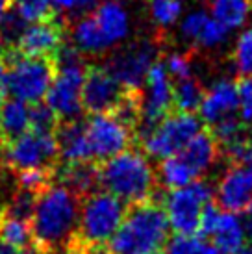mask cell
<instances>
[{
    "label": "cell",
    "mask_w": 252,
    "mask_h": 254,
    "mask_svg": "<svg viewBox=\"0 0 252 254\" xmlns=\"http://www.w3.org/2000/svg\"><path fill=\"white\" fill-rule=\"evenodd\" d=\"M82 198L62 184H50L37 197L30 217L32 243L45 254H63L76 232Z\"/></svg>",
    "instance_id": "1"
},
{
    "label": "cell",
    "mask_w": 252,
    "mask_h": 254,
    "mask_svg": "<svg viewBox=\"0 0 252 254\" xmlns=\"http://www.w3.org/2000/svg\"><path fill=\"white\" fill-rule=\"evenodd\" d=\"M98 188L125 200L128 206L147 200L161 202L158 175L141 148L128 147L98 163Z\"/></svg>",
    "instance_id": "2"
},
{
    "label": "cell",
    "mask_w": 252,
    "mask_h": 254,
    "mask_svg": "<svg viewBox=\"0 0 252 254\" xmlns=\"http://www.w3.org/2000/svg\"><path fill=\"white\" fill-rule=\"evenodd\" d=\"M169 221L158 200L128 206L123 223L108 243L110 254H161L169 240Z\"/></svg>",
    "instance_id": "3"
},
{
    "label": "cell",
    "mask_w": 252,
    "mask_h": 254,
    "mask_svg": "<svg viewBox=\"0 0 252 254\" xmlns=\"http://www.w3.org/2000/svg\"><path fill=\"white\" fill-rule=\"evenodd\" d=\"M128 204L104 190H95L80 202L76 232L67 247L108 254V243L123 223ZM65 247V249H67Z\"/></svg>",
    "instance_id": "4"
},
{
    "label": "cell",
    "mask_w": 252,
    "mask_h": 254,
    "mask_svg": "<svg viewBox=\"0 0 252 254\" xmlns=\"http://www.w3.org/2000/svg\"><path fill=\"white\" fill-rule=\"evenodd\" d=\"M0 56L6 62V91L9 97L26 104L43 100L56 74V60L26 58L15 49H4Z\"/></svg>",
    "instance_id": "5"
},
{
    "label": "cell",
    "mask_w": 252,
    "mask_h": 254,
    "mask_svg": "<svg viewBox=\"0 0 252 254\" xmlns=\"http://www.w3.org/2000/svg\"><path fill=\"white\" fill-rule=\"evenodd\" d=\"M213 200V188L200 178L176 190H169L161 197V206L165 210L169 226L176 234L191 236L198 234L200 215L206 204Z\"/></svg>",
    "instance_id": "6"
},
{
    "label": "cell",
    "mask_w": 252,
    "mask_h": 254,
    "mask_svg": "<svg viewBox=\"0 0 252 254\" xmlns=\"http://www.w3.org/2000/svg\"><path fill=\"white\" fill-rule=\"evenodd\" d=\"M202 128V123L195 113L171 112L156 125L145 137H141L137 145L147 156L152 158H167L180 152L182 147Z\"/></svg>",
    "instance_id": "7"
},
{
    "label": "cell",
    "mask_w": 252,
    "mask_h": 254,
    "mask_svg": "<svg viewBox=\"0 0 252 254\" xmlns=\"http://www.w3.org/2000/svg\"><path fill=\"white\" fill-rule=\"evenodd\" d=\"M4 162L15 173L22 169H56L60 148L56 134L28 130L15 141L2 147Z\"/></svg>",
    "instance_id": "8"
},
{
    "label": "cell",
    "mask_w": 252,
    "mask_h": 254,
    "mask_svg": "<svg viewBox=\"0 0 252 254\" xmlns=\"http://www.w3.org/2000/svg\"><path fill=\"white\" fill-rule=\"evenodd\" d=\"M161 43H163L161 37L137 39L133 43H128L108 58L104 67L119 80L123 87L141 89L145 74L150 69V65L158 60Z\"/></svg>",
    "instance_id": "9"
},
{
    "label": "cell",
    "mask_w": 252,
    "mask_h": 254,
    "mask_svg": "<svg viewBox=\"0 0 252 254\" xmlns=\"http://www.w3.org/2000/svg\"><path fill=\"white\" fill-rule=\"evenodd\" d=\"M85 135L95 162H104L112 156L133 147L135 134L113 113H97L85 121Z\"/></svg>",
    "instance_id": "10"
},
{
    "label": "cell",
    "mask_w": 252,
    "mask_h": 254,
    "mask_svg": "<svg viewBox=\"0 0 252 254\" xmlns=\"http://www.w3.org/2000/svg\"><path fill=\"white\" fill-rule=\"evenodd\" d=\"M198 234L204 238H210L211 243L223 254H234L245 245L249 238L243 217H239V213L223 210L213 202L204 206Z\"/></svg>",
    "instance_id": "11"
},
{
    "label": "cell",
    "mask_w": 252,
    "mask_h": 254,
    "mask_svg": "<svg viewBox=\"0 0 252 254\" xmlns=\"http://www.w3.org/2000/svg\"><path fill=\"white\" fill-rule=\"evenodd\" d=\"M69 22L62 15L37 22H28L19 36L13 49L17 54L26 58H52L56 60L60 47L65 43V32Z\"/></svg>",
    "instance_id": "12"
},
{
    "label": "cell",
    "mask_w": 252,
    "mask_h": 254,
    "mask_svg": "<svg viewBox=\"0 0 252 254\" xmlns=\"http://www.w3.org/2000/svg\"><path fill=\"white\" fill-rule=\"evenodd\" d=\"M125 93L126 87L119 84V80L104 65H87L80 97L84 113H112Z\"/></svg>",
    "instance_id": "13"
},
{
    "label": "cell",
    "mask_w": 252,
    "mask_h": 254,
    "mask_svg": "<svg viewBox=\"0 0 252 254\" xmlns=\"http://www.w3.org/2000/svg\"><path fill=\"white\" fill-rule=\"evenodd\" d=\"M213 197L223 210L245 213L252 208V169L236 162L224 171L213 190Z\"/></svg>",
    "instance_id": "14"
},
{
    "label": "cell",
    "mask_w": 252,
    "mask_h": 254,
    "mask_svg": "<svg viewBox=\"0 0 252 254\" xmlns=\"http://www.w3.org/2000/svg\"><path fill=\"white\" fill-rule=\"evenodd\" d=\"M200 119L213 127L221 121L239 117V95L238 84L230 78H221L217 82L204 89V97L200 102Z\"/></svg>",
    "instance_id": "15"
},
{
    "label": "cell",
    "mask_w": 252,
    "mask_h": 254,
    "mask_svg": "<svg viewBox=\"0 0 252 254\" xmlns=\"http://www.w3.org/2000/svg\"><path fill=\"white\" fill-rule=\"evenodd\" d=\"M60 162H95L85 135V121H60L56 128Z\"/></svg>",
    "instance_id": "16"
},
{
    "label": "cell",
    "mask_w": 252,
    "mask_h": 254,
    "mask_svg": "<svg viewBox=\"0 0 252 254\" xmlns=\"http://www.w3.org/2000/svg\"><path fill=\"white\" fill-rule=\"evenodd\" d=\"M54 180L69 188L80 198L98 190V162H70L58 163Z\"/></svg>",
    "instance_id": "17"
},
{
    "label": "cell",
    "mask_w": 252,
    "mask_h": 254,
    "mask_svg": "<svg viewBox=\"0 0 252 254\" xmlns=\"http://www.w3.org/2000/svg\"><path fill=\"white\" fill-rule=\"evenodd\" d=\"M176 154L180 156L184 162L193 169V173H195L196 177L200 178L213 163L217 162L219 145L210 130H202V128H200V130L184 145L182 150L176 152Z\"/></svg>",
    "instance_id": "18"
},
{
    "label": "cell",
    "mask_w": 252,
    "mask_h": 254,
    "mask_svg": "<svg viewBox=\"0 0 252 254\" xmlns=\"http://www.w3.org/2000/svg\"><path fill=\"white\" fill-rule=\"evenodd\" d=\"M93 17L112 47L126 39L130 24H128V15L121 2L117 0L98 2V6L93 9Z\"/></svg>",
    "instance_id": "19"
},
{
    "label": "cell",
    "mask_w": 252,
    "mask_h": 254,
    "mask_svg": "<svg viewBox=\"0 0 252 254\" xmlns=\"http://www.w3.org/2000/svg\"><path fill=\"white\" fill-rule=\"evenodd\" d=\"M30 130V106L19 99H7L0 106V145L15 141Z\"/></svg>",
    "instance_id": "20"
},
{
    "label": "cell",
    "mask_w": 252,
    "mask_h": 254,
    "mask_svg": "<svg viewBox=\"0 0 252 254\" xmlns=\"http://www.w3.org/2000/svg\"><path fill=\"white\" fill-rule=\"evenodd\" d=\"M72 39H74V45L78 49L89 56H100L110 49H113L104 37L102 30L98 28L91 11L76 17V22L72 26Z\"/></svg>",
    "instance_id": "21"
},
{
    "label": "cell",
    "mask_w": 252,
    "mask_h": 254,
    "mask_svg": "<svg viewBox=\"0 0 252 254\" xmlns=\"http://www.w3.org/2000/svg\"><path fill=\"white\" fill-rule=\"evenodd\" d=\"M252 15V0H211V17L228 32L243 28Z\"/></svg>",
    "instance_id": "22"
},
{
    "label": "cell",
    "mask_w": 252,
    "mask_h": 254,
    "mask_svg": "<svg viewBox=\"0 0 252 254\" xmlns=\"http://www.w3.org/2000/svg\"><path fill=\"white\" fill-rule=\"evenodd\" d=\"M156 175H158V182H161V186L165 190L184 188V186H188V184H191L193 180L198 178L193 173V169L178 154L161 158V163Z\"/></svg>",
    "instance_id": "23"
},
{
    "label": "cell",
    "mask_w": 252,
    "mask_h": 254,
    "mask_svg": "<svg viewBox=\"0 0 252 254\" xmlns=\"http://www.w3.org/2000/svg\"><path fill=\"white\" fill-rule=\"evenodd\" d=\"M202 97L204 87L195 76L176 80V85H173V108H175L176 112H198Z\"/></svg>",
    "instance_id": "24"
},
{
    "label": "cell",
    "mask_w": 252,
    "mask_h": 254,
    "mask_svg": "<svg viewBox=\"0 0 252 254\" xmlns=\"http://www.w3.org/2000/svg\"><path fill=\"white\" fill-rule=\"evenodd\" d=\"M161 254H223L211 241L204 240L200 234L182 236L176 234L175 238L167 240Z\"/></svg>",
    "instance_id": "25"
},
{
    "label": "cell",
    "mask_w": 252,
    "mask_h": 254,
    "mask_svg": "<svg viewBox=\"0 0 252 254\" xmlns=\"http://www.w3.org/2000/svg\"><path fill=\"white\" fill-rule=\"evenodd\" d=\"M0 243L7 247H13L15 251L26 247L32 243V230L28 221L9 217L0 212Z\"/></svg>",
    "instance_id": "26"
},
{
    "label": "cell",
    "mask_w": 252,
    "mask_h": 254,
    "mask_svg": "<svg viewBox=\"0 0 252 254\" xmlns=\"http://www.w3.org/2000/svg\"><path fill=\"white\" fill-rule=\"evenodd\" d=\"M230 62L236 74H239L241 78L252 74V26L243 28L236 37L234 47H232Z\"/></svg>",
    "instance_id": "27"
},
{
    "label": "cell",
    "mask_w": 252,
    "mask_h": 254,
    "mask_svg": "<svg viewBox=\"0 0 252 254\" xmlns=\"http://www.w3.org/2000/svg\"><path fill=\"white\" fill-rule=\"evenodd\" d=\"M148 9L152 21L158 24V28L163 30L178 21L184 4L182 0H148Z\"/></svg>",
    "instance_id": "28"
},
{
    "label": "cell",
    "mask_w": 252,
    "mask_h": 254,
    "mask_svg": "<svg viewBox=\"0 0 252 254\" xmlns=\"http://www.w3.org/2000/svg\"><path fill=\"white\" fill-rule=\"evenodd\" d=\"M58 125H60V119H58L56 113L52 112V108L47 102L37 100V102L30 104V130L56 134Z\"/></svg>",
    "instance_id": "29"
},
{
    "label": "cell",
    "mask_w": 252,
    "mask_h": 254,
    "mask_svg": "<svg viewBox=\"0 0 252 254\" xmlns=\"http://www.w3.org/2000/svg\"><path fill=\"white\" fill-rule=\"evenodd\" d=\"M13 6L26 22L45 21L56 15L52 0H13Z\"/></svg>",
    "instance_id": "30"
},
{
    "label": "cell",
    "mask_w": 252,
    "mask_h": 254,
    "mask_svg": "<svg viewBox=\"0 0 252 254\" xmlns=\"http://www.w3.org/2000/svg\"><path fill=\"white\" fill-rule=\"evenodd\" d=\"M228 30L224 28L219 21H215L211 15L204 22V26L198 32V37L193 47H200V49H217L219 45H223L228 39Z\"/></svg>",
    "instance_id": "31"
},
{
    "label": "cell",
    "mask_w": 252,
    "mask_h": 254,
    "mask_svg": "<svg viewBox=\"0 0 252 254\" xmlns=\"http://www.w3.org/2000/svg\"><path fill=\"white\" fill-rule=\"evenodd\" d=\"M165 67H167V72L175 80H184V78L193 76V58H191V52H175V54H169L165 58Z\"/></svg>",
    "instance_id": "32"
},
{
    "label": "cell",
    "mask_w": 252,
    "mask_h": 254,
    "mask_svg": "<svg viewBox=\"0 0 252 254\" xmlns=\"http://www.w3.org/2000/svg\"><path fill=\"white\" fill-rule=\"evenodd\" d=\"M239 95V119L245 125H252V74L243 76L238 84Z\"/></svg>",
    "instance_id": "33"
},
{
    "label": "cell",
    "mask_w": 252,
    "mask_h": 254,
    "mask_svg": "<svg viewBox=\"0 0 252 254\" xmlns=\"http://www.w3.org/2000/svg\"><path fill=\"white\" fill-rule=\"evenodd\" d=\"M208 19V13L206 11H193L189 13L182 22V36L188 39L191 45H195L196 37H198V32L204 26V22Z\"/></svg>",
    "instance_id": "34"
},
{
    "label": "cell",
    "mask_w": 252,
    "mask_h": 254,
    "mask_svg": "<svg viewBox=\"0 0 252 254\" xmlns=\"http://www.w3.org/2000/svg\"><path fill=\"white\" fill-rule=\"evenodd\" d=\"M98 2L100 0H74V13L72 15L80 17V15L89 13V11H93L98 6Z\"/></svg>",
    "instance_id": "35"
},
{
    "label": "cell",
    "mask_w": 252,
    "mask_h": 254,
    "mask_svg": "<svg viewBox=\"0 0 252 254\" xmlns=\"http://www.w3.org/2000/svg\"><path fill=\"white\" fill-rule=\"evenodd\" d=\"M6 62H4V58L0 56V106H2V102L6 100L7 97V91H6Z\"/></svg>",
    "instance_id": "36"
},
{
    "label": "cell",
    "mask_w": 252,
    "mask_h": 254,
    "mask_svg": "<svg viewBox=\"0 0 252 254\" xmlns=\"http://www.w3.org/2000/svg\"><path fill=\"white\" fill-rule=\"evenodd\" d=\"M11 9H13V0H0V22L4 21V17Z\"/></svg>",
    "instance_id": "37"
},
{
    "label": "cell",
    "mask_w": 252,
    "mask_h": 254,
    "mask_svg": "<svg viewBox=\"0 0 252 254\" xmlns=\"http://www.w3.org/2000/svg\"><path fill=\"white\" fill-rule=\"evenodd\" d=\"M17 254H45V253H43V251H39L34 243H30V245H26V247L19 249V251H17Z\"/></svg>",
    "instance_id": "38"
},
{
    "label": "cell",
    "mask_w": 252,
    "mask_h": 254,
    "mask_svg": "<svg viewBox=\"0 0 252 254\" xmlns=\"http://www.w3.org/2000/svg\"><path fill=\"white\" fill-rule=\"evenodd\" d=\"M245 162H247V165H249V167L252 169V141H249V147H247Z\"/></svg>",
    "instance_id": "39"
},
{
    "label": "cell",
    "mask_w": 252,
    "mask_h": 254,
    "mask_svg": "<svg viewBox=\"0 0 252 254\" xmlns=\"http://www.w3.org/2000/svg\"><path fill=\"white\" fill-rule=\"evenodd\" d=\"M0 254H17V251L13 247H7L4 243H0Z\"/></svg>",
    "instance_id": "40"
},
{
    "label": "cell",
    "mask_w": 252,
    "mask_h": 254,
    "mask_svg": "<svg viewBox=\"0 0 252 254\" xmlns=\"http://www.w3.org/2000/svg\"><path fill=\"white\" fill-rule=\"evenodd\" d=\"M234 254H252V245H243V247L241 249H238V251H236V253Z\"/></svg>",
    "instance_id": "41"
},
{
    "label": "cell",
    "mask_w": 252,
    "mask_h": 254,
    "mask_svg": "<svg viewBox=\"0 0 252 254\" xmlns=\"http://www.w3.org/2000/svg\"><path fill=\"white\" fill-rule=\"evenodd\" d=\"M0 49H2V43H0Z\"/></svg>",
    "instance_id": "42"
},
{
    "label": "cell",
    "mask_w": 252,
    "mask_h": 254,
    "mask_svg": "<svg viewBox=\"0 0 252 254\" xmlns=\"http://www.w3.org/2000/svg\"><path fill=\"white\" fill-rule=\"evenodd\" d=\"M0 150H2V145H0Z\"/></svg>",
    "instance_id": "43"
}]
</instances>
